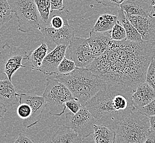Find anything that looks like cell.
Returning a JSON list of instances; mask_svg holds the SVG:
<instances>
[{
  "label": "cell",
  "instance_id": "8fae6325",
  "mask_svg": "<svg viewBox=\"0 0 155 143\" xmlns=\"http://www.w3.org/2000/svg\"><path fill=\"white\" fill-rule=\"evenodd\" d=\"M19 102L26 103L30 105L32 110L31 116L23 120V124L25 128H30L39 122L42 115L47 105V102L43 96L33 94H20L19 95Z\"/></svg>",
  "mask_w": 155,
  "mask_h": 143
},
{
  "label": "cell",
  "instance_id": "5b68a950",
  "mask_svg": "<svg viewBox=\"0 0 155 143\" xmlns=\"http://www.w3.org/2000/svg\"><path fill=\"white\" fill-rule=\"evenodd\" d=\"M12 13L15 14L18 30L26 33L38 29L45 23L37 8L35 0H8Z\"/></svg>",
  "mask_w": 155,
  "mask_h": 143
},
{
  "label": "cell",
  "instance_id": "7402d4cb",
  "mask_svg": "<svg viewBox=\"0 0 155 143\" xmlns=\"http://www.w3.org/2000/svg\"><path fill=\"white\" fill-rule=\"evenodd\" d=\"M117 22V16L110 14L100 15L92 29L96 32H105L112 30Z\"/></svg>",
  "mask_w": 155,
  "mask_h": 143
},
{
  "label": "cell",
  "instance_id": "9c48e42d",
  "mask_svg": "<svg viewBox=\"0 0 155 143\" xmlns=\"http://www.w3.org/2000/svg\"><path fill=\"white\" fill-rule=\"evenodd\" d=\"M44 36L49 50H53V44L68 45L75 37V29L67 23L64 27L56 29L44 23L38 29Z\"/></svg>",
  "mask_w": 155,
  "mask_h": 143
},
{
  "label": "cell",
  "instance_id": "484cf974",
  "mask_svg": "<svg viewBox=\"0 0 155 143\" xmlns=\"http://www.w3.org/2000/svg\"><path fill=\"white\" fill-rule=\"evenodd\" d=\"M77 67L73 61L64 57L58 66L56 75L68 74L73 70H74Z\"/></svg>",
  "mask_w": 155,
  "mask_h": 143
},
{
  "label": "cell",
  "instance_id": "3957f363",
  "mask_svg": "<svg viewBox=\"0 0 155 143\" xmlns=\"http://www.w3.org/2000/svg\"><path fill=\"white\" fill-rule=\"evenodd\" d=\"M64 84L74 98L84 106L100 90L104 81L87 68L77 67L68 74L52 76Z\"/></svg>",
  "mask_w": 155,
  "mask_h": 143
},
{
  "label": "cell",
  "instance_id": "f546056e",
  "mask_svg": "<svg viewBox=\"0 0 155 143\" xmlns=\"http://www.w3.org/2000/svg\"><path fill=\"white\" fill-rule=\"evenodd\" d=\"M137 110L143 113L147 116L151 117L155 116V98L143 107H141Z\"/></svg>",
  "mask_w": 155,
  "mask_h": 143
},
{
  "label": "cell",
  "instance_id": "f1b7e54d",
  "mask_svg": "<svg viewBox=\"0 0 155 143\" xmlns=\"http://www.w3.org/2000/svg\"><path fill=\"white\" fill-rule=\"evenodd\" d=\"M145 81L155 90V60L154 59L152 60L148 67Z\"/></svg>",
  "mask_w": 155,
  "mask_h": 143
},
{
  "label": "cell",
  "instance_id": "9a60e30c",
  "mask_svg": "<svg viewBox=\"0 0 155 143\" xmlns=\"http://www.w3.org/2000/svg\"><path fill=\"white\" fill-rule=\"evenodd\" d=\"M155 98V89L146 81L139 84L132 94L133 104L137 110Z\"/></svg>",
  "mask_w": 155,
  "mask_h": 143
},
{
  "label": "cell",
  "instance_id": "7c38bea8",
  "mask_svg": "<svg viewBox=\"0 0 155 143\" xmlns=\"http://www.w3.org/2000/svg\"><path fill=\"white\" fill-rule=\"evenodd\" d=\"M127 18L137 30L145 42H155V16L133 15L124 12Z\"/></svg>",
  "mask_w": 155,
  "mask_h": 143
},
{
  "label": "cell",
  "instance_id": "4316f807",
  "mask_svg": "<svg viewBox=\"0 0 155 143\" xmlns=\"http://www.w3.org/2000/svg\"><path fill=\"white\" fill-rule=\"evenodd\" d=\"M110 35L112 39L115 41H122L127 39L125 29L118 22L112 29Z\"/></svg>",
  "mask_w": 155,
  "mask_h": 143
},
{
  "label": "cell",
  "instance_id": "836d02e7",
  "mask_svg": "<svg viewBox=\"0 0 155 143\" xmlns=\"http://www.w3.org/2000/svg\"><path fill=\"white\" fill-rule=\"evenodd\" d=\"M33 140L22 133L18 134V137L16 138L15 140L13 141L14 143H33Z\"/></svg>",
  "mask_w": 155,
  "mask_h": 143
},
{
  "label": "cell",
  "instance_id": "cb8c5ba5",
  "mask_svg": "<svg viewBox=\"0 0 155 143\" xmlns=\"http://www.w3.org/2000/svg\"><path fill=\"white\" fill-rule=\"evenodd\" d=\"M8 0H0V26L7 24L13 18Z\"/></svg>",
  "mask_w": 155,
  "mask_h": 143
},
{
  "label": "cell",
  "instance_id": "4dcf8cb0",
  "mask_svg": "<svg viewBox=\"0 0 155 143\" xmlns=\"http://www.w3.org/2000/svg\"><path fill=\"white\" fill-rule=\"evenodd\" d=\"M65 105H66V109H68L70 112L73 113H76L78 112L81 110V107L83 106L81 105L80 102L75 98L71 99L69 100H68L67 101H66Z\"/></svg>",
  "mask_w": 155,
  "mask_h": 143
},
{
  "label": "cell",
  "instance_id": "7a4b0ae2",
  "mask_svg": "<svg viewBox=\"0 0 155 143\" xmlns=\"http://www.w3.org/2000/svg\"><path fill=\"white\" fill-rule=\"evenodd\" d=\"M135 89L114 81H104L102 87L85 105L97 125H105L116 131L119 124L137 110L132 94Z\"/></svg>",
  "mask_w": 155,
  "mask_h": 143
},
{
  "label": "cell",
  "instance_id": "ab89813d",
  "mask_svg": "<svg viewBox=\"0 0 155 143\" xmlns=\"http://www.w3.org/2000/svg\"><path fill=\"white\" fill-rule=\"evenodd\" d=\"M95 1L96 2L98 3H102V0H95Z\"/></svg>",
  "mask_w": 155,
  "mask_h": 143
},
{
  "label": "cell",
  "instance_id": "52a82bcc",
  "mask_svg": "<svg viewBox=\"0 0 155 143\" xmlns=\"http://www.w3.org/2000/svg\"><path fill=\"white\" fill-rule=\"evenodd\" d=\"M27 51L17 46H11L6 42L0 51V75H5L11 81L13 75L21 67L33 69L22 65V61L28 60Z\"/></svg>",
  "mask_w": 155,
  "mask_h": 143
},
{
  "label": "cell",
  "instance_id": "277c9868",
  "mask_svg": "<svg viewBox=\"0 0 155 143\" xmlns=\"http://www.w3.org/2000/svg\"><path fill=\"white\" fill-rule=\"evenodd\" d=\"M150 130L149 117L135 110L119 124L114 143H145Z\"/></svg>",
  "mask_w": 155,
  "mask_h": 143
},
{
  "label": "cell",
  "instance_id": "8992f818",
  "mask_svg": "<svg viewBox=\"0 0 155 143\" xmlns=\"http://www.w3.org/2000/svg\"><path fill=\"white\" fill-rule=\"evenodd\" d=\"M46 86L43 96L50 105L49 113L61 116L66 110L65 103L74 98L72 92L61 81L54 77H46Z\"/></svg>",
  "mask_w": 155,
  "mask_h": 143
},
{
  "label": "cell",
  "instance_id": "2e32d148",
  "mask_svg": "<svg viewBox=\"0 0 155 143\" xmlns=\"http://www.w3.org/2000/svg\"><path fill=\"white\" fill-rule=\"evenodd\" d=\"M16 88L6 76L3 80L0 79V105L5 107H12L19 102Z\"/></svg>",
  "mask_w": 155,
  "mask_h": 143
},
{
  "label": "cell",
  "instance_id": "4fadbf2b",
  "mask_svg": "<svg viewBox=\"0 0 155 143\" xmlns=\"http://www.w3.org/2000/svg\"><path fill=\"white\" fill-rule=\"evenodd\" d=\"M68 45H57L47 54L39 68V71L45 75L54 76L56 75L58 66L66 55Z\"/></svg>",
  "mask_w": 155,
  "mask_h": 143
},
{
  "label": "cell",
  "instance_id": "f35d334b",
  "mask_svg": "<svg viewBox=\"0 0 155 143\" xmlns=\"http://www.w3.org/2000/svg\"><path fill=\"white\" fill-rule=\"evenodd\" d=\"M148 1H149V2L151 6H152L153 5H155V0H148Z\"/></svg>",
  "mask_w": 155,
  "mask_h": 143
},
{
  "label": "cell",
  "instance_id": "83f0119b",
  "mask_svg": "<svg viewBox=\"0 0 155 143\" xmlns=\"http://www.w3.org/2000/svg\"><path fill=\"white\" fill-rule=\"evenodd\" d=\"M17 113L20 118L25 120L31 116L32 110L29 105L26 103H21L17 107Z\"/></svg>",
  "mask_w": 155,
  "mask_h": 143
},
{
  "label": "cell",
  "instance_id": "d6986e66",
  "mask_svg": "<svg viewBox=\"0 0 155 143\" xmlns=\"http://www.w3.org/2000/svg\"><path fill=\"white\" fill-rule=\"evenodd\" d=\"M117 22L125 29L127 40L132 42L143 41L140 34L127 18L124 11L120 7L118 9Z\"/></svg>",
  "mask_w": 155,
  "mask_h": 143
},
{
  "label": "cell",
  "instance_id": "8d00e7d4",
  "mask_svg": "<svg viewBox=\"0 0 155 143\" xmlns=\"http://www.w3.org/2000/svg\"><path fill=\"white\" fill-rule=\"evenodd\" d=\"M150 122L151 125V129L155 132V116L149 117Z\"/></svg>",
  "mask_w": 155,
  "mask_h": 143
},
{
  "label": "cell",
  "instance_id": "74e56055",
  "mask_svg": "<svg viewBox=\"0 0 155 143\" xmlns=\"http://www.w3.org/2000/svg\"><path fill=\"white\" fill-rule=\"evenodd\" d=\"M151 15L155 16V4L151 6Z\"/></svg>",
  "mask_w": 155,
  "mask_h": 143
},
{
  "label": "cell",
  "instance_id": "30bf717a",
  "mask_svg": "<svg viewBox=\"0 0 155 143\" xmlns=\"http://www.w3.org/2000/svg\"><path fill=\"white\" fill-rule=\"evenodd\" d=\"M68 48L71 59L78 68H87L95 58L86 38L74 37Z\"/></svg>",
  "mask_w": 155,
  "mask_h": 143
},
{
  "label": "cell",
  "instance_id": "44dd1931",
  "mask_svg": "<svg viewBox=\"0 0 155 143\" xmlns=\"http://www.w3.org/2000/svg\"><path fill=\"white\" fill-rule=\"evenodd\" d=\"M49 48L48 45L45 42H41V45L34 51L31 52L28 56V60L34 69L39 71L41 66L42 63L48 54Z\"/></svg>",
  "mask_w": 155,
  "mask_h": 143
},
{
  "label": "cell",
  "instance_id": "e575fe53",
  "mask_svg": "<svg viewBox=\"0 0 155 143\" xmlns=\"http://www.w3.org/2000/svg\"><path fill=\"white\" fill-rule=\"evenodd\" d=\"M145 143H155V132L151 129L148 134Z\"/></svg>",
  "mask_w": 155,
  "mask_h": 143
},
{
  "label": "cell",
  "instance_id": "6da1fadb",
  "mask_svg": "<svg viewBox=\"0 0 155 143\" xmlns=\"http://www.w3.org/2000/svg\"><path fill=\"white\" fill-rule=\"evenodd\" d=\"M155 56V42L115 41L96 57L87 68L103 79L136 89L145 81L146 72Z\"/></svg>",
  "mask_w": 155,
  "mask_h": 143
},
{
  "label": "cell",
  "instance_id": "603a6c76",
  "mask_svg": "<svg viewBox=\"0 0 155 143\" xmlns=\"http://www.w3.org/2000/svg\"><path fill=\"white\" fill-rule=\"evenodd\" d=\"M70 13L67 9L62 11H60V15H54L51 18H49L46 24L50 27L56 29H59L64 27L66 24L68 23Z\"/></svg>",
  "mask_w": 155,
  "mask_h": 143
},
{
  "label": "cell",
  "instance_id": "d4e9b609",
  "mask_svg": "<svg viewBox=\"0 0 155 143\" xmlns=\"http://www.w3.org/2000/svg\"><path fill=\"white\" fill-rule=\"evenodd\" d=\"M42 21L48 23L51 13L50 0H35Z\"/></svg>",
  "mask_w": 155,
  "mask_h": 143
},
{
  "label": "cell",
  "instance_id": "1f68e13d",
  "mask_svg": "<svg viewBox=\"0 0 155 143\" xmlns=\"http://www.w3.org/2000/svg\"><path fill=\"white\" fill-rule=\"evenodd\" d=\"M51 3V13L54 11H62L64 10V5L63 0H50Z\"/></svg>",
  "mask_w": 155,
  "mask_h": 143
},
{
  "label": "cell",
  "instance_id": "ffe728a7",
  "mask_svg": "<svg viewBox=\"0 0 155 143\" xmlns=\"http://www.w3.org/2000/svg\"><path fill=\"white\" fill-rule=\"evenodd\" d=\"M93 137L96 143H114L116 131L105 125H95Z\"/></svg>",
  "mask_w": 155,
  "mask_h": 143
},
{
  "label": "cell",
  "instance_id": "ac0fdd59",
  "mask_svg": "<svg viewBox=\"0 0 155 143\" xmlns=\"http://www.w3.org/2000/svg\"><path fill=\"white\" fill-rule=\"evenodd\" d=\"M83 141L74 130L68 126L62 125L54 134L51 142L54 143H80Z\"/></svg>",
  "mask_w": 155,
  "mask_h": 143
},
{
  "label": "cell",
  "instance_id": "d6a6232c",
  "mask_svg": "<svg viewBox=\"0 0 155 143\" xmlns=\"http://www.w3.org/2000/svg\"><path fill=\"white\" fill-rule=\"evenodd\" d=\"M125 0H102V4L104 6L120 7Z\"/></svg>",
  "mask_w": 155,
  "mask_h": 143
},
{
  "label": "cell",
  "instance_id": "5bb4252c",
  "mask_svg": "<svg viewBox=\"0 0 155 143\" xmlns=\"http://www.w3.org/2000/svg\"><path fill=\"white\" fill-rule=\"evenodd\" d=\"M111 30L105 32H96L91 30L87 41L96 57L107 50L114 42L111 38Z\"/></svg>",
  "mask_w": 155,
  "mask_h": 143
},
{
  "label": "cell",
  "instance_id": "ba28073f",
  "mask_svg": "<svg viewBox=\"0 0 155 143\" xmlns=\"http://www.w3.org/2000/svg\"><path fill=\"white\" fill-rule=\"evenodd\" d=\"M65 125L72 128L83 140L94 132L95 120L85 106H82L76 113L69 112L65 116Z\"/></svg>",
  "mask_w": 155,
  "mask_h": 143
},
{
  "label": "cell",
  "instance_id": "e0dca14e",
  "mask_svg": "<svg viewBox=\"0 0 155 143\" xmlns=\"http://www.w3.org/2000/svg\"><path fill=\"white\" fill-rule=\"evenodd\" d=\"M119 7L130 15L143 17L151 15V6L148 0H125Z\"/></svg>",
  "mask_w": 155,
  "mask_h": 143
},
{
  "label": "cell",
  "instance_id": "d590c367",
  "mask_svg": "<svg viewBox=\"0 0 155 143\" xmlns=\"http://www.w3.org/2000/svg\"><path fill=\"white\" fill-rule=\"evenodd\" d=\"M6 112H7V107L0 105V121H1L4 118Z\"/></svg>",
  "mask_w": 155,
  "mask_h": 143
}]
</instances>
